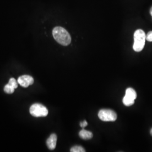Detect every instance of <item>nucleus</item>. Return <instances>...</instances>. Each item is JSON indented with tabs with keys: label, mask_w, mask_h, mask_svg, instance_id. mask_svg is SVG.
<instances>
[{
	"label": "nucleus",
	"mask_w": 152,
	"mask_h": 152,
	"mask_svg": "<svg viewBox=\"0 0 152 152\" xmlns=\"http://www.w3.org/2000/svg\"><path fill=\"white\" fill-rule=\"evenodd\" d=\"M151 135H152V129L151 130Z\"/></svg>",
	"instance_id": "15"
},
{
	"label": "nucleus",
	"mask_w": 152,
	"mask_h": 152,
	"mask_svg": "<svg viewBox=\"0 0 152 152\" xmlns=\"http://www.w3.org/2000/svg\"><path fill=\"white\" fill-rule=\"evenodd\" d=\"M8 83L10 84L12 87H14L15 89L18 88V81H16V80L14 78H11Z\"/></svg>",
	"instance_id": "11"
},
{
	"label": "nucleus",
	"mask_w": 152,
	"mask_h": 152,
	"mask_svg": "<svg viewBox=\"0 0 152 152\" xmlns=\"http://www.w3.org/2000/svg\"><path fill=\"white\" fill-rule=\"evenodd\" d=\"M4 90V91L7 94H12L13 92H14L15 88H14V87H12L10 84L7 83V85H6L5 86Z\"/></svg>",
	"instance_id": "9"
},
{
	"label": "nucleus",
	"mask_w": 152,
	"mask_h": 152,
	"mask_svg": "<svg viewBox=\"0 0 152 152\" xmlns=\"http://www.w3.org/2000/svg\"><path fill=\"white\" fill-rule=\"evenodd\" d=\"M71 152H85L86 151L85 150V149L81 147V146H78V145H76L72 147L71 149Z\"/></svg>",
	"instance_id": "10"
},
{
	"label": "nucleus",
	"mask_w": 152,
	"mask_h": 152,
	"mask_svg": "<svg viewBox=\"0 0 152 152\" xmlns=\"http://www.w3.org/2000/svg\"><path fill=\"white\" fill-rule=\"evenodd\" d=\"M79 136L83 140H89L92 138L93 134L91 132L83 129L80 131Z\"/></svg>",
	"instance_id": "8"
},
{
	"label": "nucleus",
	"mask_w": 152,
	"mask_h": 152,
	"mask_svg": "<svg viewBox=\"0 0 152 152\" xmlns=\"http://www.w3.org/2000/svg\"><path fill=\"white\" fill-rule=\"evenodd\" d=\"M98 116L104 122H114L117 118L116 113L110 109H101L99 112Z\"/></svg>",
	"instance_id": "4"
},
{
	"label": "nucleus",
	"mask_w": 152,
	"mask_h": 152,
	"mask_svg": "<svg viewBox=\"0 0 152 152\" xmlns=\"http://www.w3.org/2000/svg\"><path fill=\"white\" fill-rule=\"evenodd\" d=\"M34 82V80L31 76L29 75H23L20 76L18 79V83L23 87H28L32 85Z\"/></svg>",
	"instance_id": "6"
},
{
	"label": "nucleus",
	"mask_w": 152,
	"mask_h": 152,
	"mask_svg": "<svg viewBox=\"0 0 152 152\" xmlns=\"http://www.w3.org/2000/svg\"><path fill=\"white\" fill-rule=\"evenodd\" d=\"M86 126H87V122H86V121H83V122H81L80 123V126L83 129L84 127H85Z\"/></svg>",
	"instance_id": "13"
},
{
	"label": "nucleus",
	"mask_w": 152,
	"mask_h": 152,
	"mask_svg": "<svg viewBox=\"0 0 152 152\" xmlns=\"http://www.w3.org/2000/svg\"><path fill=\"white\" fill-rule=\"evenodd\" d=\"M57 142V136L56 134H51L46 141V144L49 149L54 150L56 148Z\"/></svg>",
	"instance_id": "7"
},
{
	"label": "nucleus",
	"mask_w": 152,
	"mask_h": 152,
	"mask_svg": "<svg viewBox=\"0 0 152 152\" xmlns=\"http://www.w3.org/2000/svg\"><path fill=\"white\" fill-rule=\"evenodd\" d=\"M53 35L56 42L63 46H68L71 44V36L64 28L55 27L53 31Z\"/></svg>",
	"instance_id": "1"
},
{
	"label": "nucleus",
	"mask_w": 152,
	"mask_h": 152,
	"mask_svg": "<svg viewBox=\"0 0 152 152\" xmlns=\"http://www.w3.org/2000/svg\"><path fill=\"white\" fill-rule=\"evenodd\" d=\"M29 112L35 117H44L48 115V110L41 104H34L30 107Z\"/></svg>",
	"instance_id": "3"
},
{
	"label": "nucleus",
	"mask_w": 152,
	"mask_h": 152,
	"mask_svg": "<svg viewBox=\"0 0 152 152\" xmlns=\"http://www.w3.org/2000/svg\"><path fill=\"white\" fill-rule=\"evenodd\" d=\"M134 43L133 45V49L136 52H140L144 49L146 35L142 29H137L134 33Z\"/></svg>",
	"instance_id": "2"
},
{
	"label": "nucleus",
	"mask_w": 152,
	"mask_h": 152,
	"mask_svg": "<svg viewBox=\"0 0 152 152\" xmlns=\"http://www.w3.org/2000/svg\"><path fill=\"white\" fill-rule=\"evenodd\" d=\"M146 40L149 42H152V31L148 33L146 36Z\"/></svg>",
	"instance_id": "12"
},
{
	"label": "nucleus",
	"mask_w": 152,
	"mask_h": 152,
	"mask_svg": "<svg viewBox=\"0 0 152 152\" xmlns=\"http://www.w3.org/2000/svg\"><path fill=\"white\" fill-rule=\"evenodd\" d=\"M150 14H151V15H152V7H151V10H150Z\"/></svg>",
	"instance_id": "14"
},
{
	"label": "nucleus",
	"mask_w": 152,
	"mask_h": 152,
	"mask_svg": "<svg viewBox=\"0 0 152 152\" xmlns=\"http://www.w3.org/2000/svg\"><path fill=\"white\" fill-rule=\"evenodd\" d=\"M136 97V91L132 88H128L126 90V95L123 99V103L126 106H131L134 104Z\"/></svg>",
	"instance_id": "5"
}]
</instances>
